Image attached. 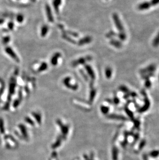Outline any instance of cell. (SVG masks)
Listing matches in <instances>:
<instances>
[{"label": "cell", "instance_id": "6da1fadb", "mask_svg": "<svg viewBox=\"0 0 159 160\" xmlns=\"http://www.w3.org/2000/svg\"><path fill=\"white\" fill-rule=\"evenodd\" d=\"M92 58L90 55L86 56L85 57H82L81 58H79L75 61H74L72 63H71V65L72 67H75L78 66V65L81 64H84L88 61L92 60Z\"/></svg>", "mask_w": 159, "mask_h": 160}, {"label": "cell", "instance_id": "7a4b0ae2", "mask_svg": "<svg viewBox=\"0 0 159 160\" xmlns=\"http://www.w3.org/2000/svg\"><path fill=\"white\" fill-rule=\"evenodd\" d=\"M113 18L114 20L115 25L116 27L117 28V30L119 32H124V26L122 25V23L121 20L119 18L118 15L116 13L113 14Z\"/></svg>", "mask_w": 159, "mask_h": 160}, {"label": "cell", "instance_id": "3957f363", "mask_svg": "<svg viewBox=\"0 0 159 160\" xmlns=\"http://www.w3.org/2000/svg\"><path fill=\"white\" fill-rule=\"evenodd\" d=\"M45 9H46V12L48 19L49 22H54V18L53 17L52 11H51V9L50 6L47 4H46Z\"/></svg>", "mask_w": 159, "mask_h": 160}, {"label": "cell", "instance_id": "277c9868", "mask_svg": "<svg viewBox=\"0 0 159 160\" xmlns=\"http://www.w3.org/2000/svg\"><path fill=\"white\" fill-rule=\"evenodd\" d=\"M5 51L7 53V54H9L14 60H15L17 62H19L20 60H19L18 57L16 55V54L15 53V52L12 50V49L10 47H8L6 48Z\"/></svg>", "mask_w": 159, "mask_h": 160}, {"label": "cell", "instance_id": "5b68a950", "mask_svg": "<svg viewBox=\"0 0 159 160\" xmlns=\"http://www.w3.org/2000/svg\"><path fill=\"white\" fill-rule=\"evenodd\" d=\"M156 69V66L154 65H150L148 66L147 67L142 69L140 70V72L142 75L145 74L146 73H153L154 71H155Z\"/></svg>", "mask_w": 159, "mask_h": 160}, {"label": "cell", "instance_id": "8992f818", "mask_svg": "<svg viewBox=\"0 0 159 160\" xmlns=\"http://www.w3.org/2000/svg\"><path fill=\"white\" fill-rule=\"evenodd\" d=\"M71 81V78L70 77H67L64 78V79L63 80V83L67 87L69 88L72 89L73 90H76L78 89V85H72L70 84V81Z\"/></svg>", "mask_w": 159, "mask_h": 160}, {"label": "cell", "instance_id": "52a82bcc", "mask_svg": "<svg viewBox=\"0 0 159 160\" xmlns=\"http://www.w3.org/2000/svg\"><path fill=\"white\" fill-rule=\"evenodd\" d=\"M61 57V53L60 52H57L55 53L51 58V63L53 66H56L58 63V60Z\"/></svg>", "mask_w": 159, "mask_h": 160}, {"label": "cell", "instance_id": "ba28073f", "mask_svg": "<svg viewBox=\"0 0 159 160\" xmlns=\"http://www.w3.org/2000/svg\"><path fill=\"white\" fill-rule=\"evenodd\" d=\"M85 68L87 71V74L90 76V77L92 79L94 80L96 78V76H95L94 72L93 70L92 67L88 64H85Z\"/></svg>", "mask_w": 159, "mask_h": 160}, {"label": "cell", "instance_id": "9c48e42d", "mask_svg": "<svg viewBox=\"0 0 159 160\" xmlns=\"http://www.w3.org/2000/svg\"><path fill=\"white\" fill-rule=\"evenodd\" d=\"M92 41V37L90 36H85L84 38H81L78 42V45L79 46H83L84 45L89 44Z\"/></svg>", "mask_w": 159, "mask_h": 160}, {"label": "cell", "instance_id": "30bf717a", "mask_svg": "<svg viewBox=\"0 0 159 160\" xmlns=\"http://www.w3.org/2000/svg\"><path fill=\"white\" fill-rule=\"evenodd\" d=\"M150 105V103L149 100L147 98H145V104L142 107L138 109V112H140V113H143V112L146 111L149 109Z\"/></svg>", "mask_w": 159, "mask_h": 160}, {"label": "cell", "instance_id": "8fae6325", "mask_svg": "<svg viewBox=\"0 0 159 160\" xmlns=\"http://www.w3.org/2000/svg\"><path fill=\"white\" fill-rule=\"evenodd\" d=\"M150 6L148 2H144L140 3L138 6V9L140 11H145L149 9Z\"/></svg>", "mask_w": 159, "mask_h": 160}, {"label": "cell", "instance_id": "7c38bea8", "mask_svg": "<svg viewBox=\"0 0 159 160\" xmlns=\"http://www.w3.org/2000/svg\"><path fill=\"white\" fill-rule=\"evenodd\" d=\"M62 3V0H53V5L57 14L59 13V7Z\"/></svg>", "mask_w": 159, "mask_h": 160}, {"label": "cell", "instance_id": "4fadbf2b", "mask_svg": "<svg viewBox=\"0 0 159 160\" xmlns=\"http://www.w3.org/2000/svg\"><path fill=\"white\" fill-rule=\"evenodd\" d=\"M49 31V27L47 25H44L42 26L41 28V31H40V35L42 37H45Z\"/></svg>", "mask_w": 159, "mask_h": 160}, {"label": "cell", "instance_id": "5bb4252c", "mask_svg": "<svg viewBox=\"0 0 159 160\" xmlns=\"http://www.w3.org/2000/svg\"><path fill=\"white\" fill-rule=\"evenodd\" d=\"M110 43V45H112V46H114L116 48H119L122 47V43L118 41H117V40H115L114 39H111Z\"/></svg>", "mask_w": 159, "mask_h": 160}, {"label": "cell", "instance_id": "9a60e30c", "mask_svg": "<svg viewBox=\"0 0 159 160\" xmlns=\"http://www.w3.org/2000/svg\"><path fill=\"white\" fill-rule=\"evenodd\" d=\"M48 64L44 62L41 64V65H40V66L39 67V68L37 70V71L38 72V73L44 71L48 68Z\"/></svg>", "mask_w": 159, "mask_h": 160}, {"label": "cell", "instance_id": "2e32d148", "mask_svg": "<svg viewBox=\"0 0 159 160\" xmlns=\"http://www.w3.org/2000/svg\"><path fill=\"white\" fill-rule=\"evenodd\" d=\"M113 70L110 67H107L105 69V74L107 79H110L112 77Z\"/></svg>", "mask_w": 159, "mask_h": 160}, {"label": "cell", "instance_id": "e0dca14e", "mask_svg": "<svg viewBox=\"0 0 159 160\" xmlns=\"http://www.w3.org/2000/svg\"><path fill=\"white\" fill-rule=\"evenodd\" d=\"M62 37L64 39L66 40L67 41L69 42V43H71V44H75V43H76V41H74V40L73 38L69 37L68 35H67L66 34H64L63 33L62 35Z\"/></svg>", "mask_w": 159, "mask_h": 160}, {"label": "cell", "instance_id": "ac0fdd59", "mask_svg": "<svg viewBox=\"0 0 159 160\" xmlns=\"http://www.w3.org/2000/svg\"><path fill=\"white\" fill-rule=\"evenodd\" d=\"M149 155L152 158H156L159 155V150H155L151 151L149 154Z\"/></svg>", "mask_w": 159, "mask_h": 160}, {"label": "cell", "instance_id": "d6986e66", "mask_svg": "<svg viewBox=\"0 0 159 160\" xmlns=\"http://www.w3.org/2000/svg\"><path fill=\"white\" fill-rule=\"evenodd\" d=\"M152 45L153 46H154V47H157L159 46V32L154 39L152 42Z\"/></svg>", "mask_w": 159, "mask_h": 160}, {"label": "cell", "instance_id": "ffe728a7", "mask_svg": "<svg viewBox=\"0 0 159 160\" xmlns=\"http://www.w3.org/2000/svg\"><path fill=\"white\" fill-rule=\"evenodd\" d=\"M118 36L119 38L122 41H125L126 38V34L124 32H121L119 33Z\"/></svg>", "mask_w": 159, "mask_h": 160}, {"label": "cell", "instance_id": "44dd1931", "mask_svg": "<svg viewBox=\"0 0 159 160\" xmlns=\"http://www.w3.org/2000/svg\"><path fill=\"white\" fill-rule=\"evenodd\" d=\"M110 117L111 118L114 119H117L120 120H126V118L125 117H124L122 116H119V115H110Z\"/></svg>", "mask_w": 159, "mask_h": 160}, {"label": "cell", "instance_id": "7402d4cb", "mask_svg": "<svg viewBox=\"0 0 159 160\" xmlns=\"http://www.w3.org/2000/svg\"><path fill=\"white\" fill-rule=\"evenodd\" d=\"M62 32L64 34L71 35V36H72L75 37H78V34L76 33L73 32H71V31H63Z\"/></svg>", "mask_w": 159, "mask_h": 160}, {"label": "cell", "instance_id": "603a6c76", "mask_svg": "<svg viewBox=\"0 0 159 160\" xmlns=\"http://www.w3.org/2000/svg\"><path fill=\"white\" fill-rule=\"evenodd\" d=\"M113 158L114 160H117L118 158V150L117 148H114L113 150Z\"/></svg>", "mask_w": 159, "mask_h": 160}, {"label": "cell", "instance_id": "cb8c5ba5", "mask_svg": "<svg viewBox=\"0 0 159 160\" xmlns=\"http://www.w3.org/2000/svg\"><path fill=\"white\" fill-rule=\"evenodd\" d=\"M125 110H126V114L129 116V117L131 119H134V116H133V114L132 112L130 109H129L128 108H126L125 109Z\"/></svg>", "mask_w": 159, "mask_h": 160}, {"label": "cell", "instance_id": "d4e9b609", "mask_svg": "<svg viewBox=\"0 0 159 160\" xmlns=\"http://www.w3.org/2000/svg\"><path fill=\"white\" fill-rule=\"evenodd\" d=\"M150 7L152 6H156L159 4V0H152L150 2H148Z\"/></svg>", "mask_w": 159, "mask_h": 160}, {"label": "cell", "instance_id": "484cf974", "mask_svg": "<svg viewBox=\"0 0 159 160\" xmlns=\"http://www.w3.org/2000/svg\"><path fill=\"white\" fill-rule=\"evenodd\" d=\"M24 17L22 14H19L17 16V21L19 23H22L23 21Z\"/></svg>", "mask_w": 159, "mask_h": 160}, {"label": "cell", "instance_id": "4316f807", "mask_svg": "<svg viewBox=\"0 0 159 160\" xmlns=\"http://www.w3.org/2000/svg\"><path fill=\"white\" fill-rule=\"evenodd\" d=\"M120 90H121L122 92L126 93H128L130 92L129 90H128V89L125 86H121L120 87Z\"/></svg>", "mask_w": 159, "mask_h": 160}, {"label": "cell", "instance_id": "83f0119b", "mask_svg": "<svg viewBox=\"0 0 159 160\" xmlns=\"http://www.w3.org/2000/svg\"><path fill=\"white\" fill-rule=\"evenodd\" d=\"M145 144H146V140H142L140 142V143L139 149H140V150H142V148L145 146Z\"/></svg>", "mask_w": 159, "mask_h": 160}, {"label": "cell", "instance_id": "f1b7e54d", "mask_svg": "<svg viewBox=\"0 0 159 160\" xmlns=\"http://www.w3.org/2000/svg\"><path fill=\"white\" fill-rule=\"evenodd\" d=\"M151 85H152V83H151L150 81H149V79H146V82L145 83V86H146V88H149L151 87Z\"/></svg>", "mask_w": 159, "mask_h": 160}, {"label": "cell", "instance_id": "f546056e", "mask_svg": "<svg viewBox=\"0 0 159 160\" xmlns=\"http://www.w3.org/2000/svg\"><path fill=\"white\" fill-rule=\"evenodd\" d=\"M80 72L81 75L84 78V79L86 80V81H88V76H87L86 75H85V73H84V71L83 70H82V69H80Z\"/></svg>", "mask_w": 159, "mask_h": 160}, {"label": "cell", "instance_id": "4dcf8cb0", "mask_svg": "<svg viewBox=\"0 0 159 160\" xmlns=\"http://www.w3.org/2000/svg\"><path fill=\"white\" fill-rule=\"evenodd\" d=\"M10 36H7L6 37L4 38V40H3V42L5 44H6L7 43H8L10 42Z\"/></svg>", "mask_w": 159, "mask_h": 160}, {"label": "cell", "instance_id": "1f68e13d", "mask_svg": "<svg viewBox=\"0 0 159 160\" xmlns=\"http://www.w3.org/2000/svg\"><path fill=\"white\" fill-rule=\"evenodd\" d=\"M14 23L12 22H10L9 24H8V27H9V28L11 30H12L13 28H14Z\"/></svg>", "mask_w": 159, "mask_h": 160}, {"label": "cell", "instance_id": "d6a6232c", "mask_svg": "<svg viewBox=\"0 0 159 160\" xmlns=\"http://www.w3.org/2000/svg\"><path fill=\"white\" fill-rule=\"evenodd\" d=\"M135 125L136 126V127H138L140 125V122L138 121H136L134 123Z\"/></svg>", "mask_w": 159, "mask_h": 160}, {"label": "cell", "instance_id": "836d02e7", "mask_svg": "<svg viewBox=\"0 0 159 160\" xmlns=\"http://www.w3.org/2000/svg\"><path fill=\"white\" fill-rule=\"evenodd\" d=\"M31 1H32V2H35V1H36V0H31Z\"/></svg>", "mask_w": 159, "mask_h": 160}]
</instances>
